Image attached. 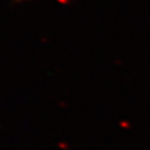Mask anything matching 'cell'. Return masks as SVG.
Returning a JSON list of instances; mask_svg holds the SVG:
<instances>
[{
	"label": "cell",
	"instance_id": "1",
	"mask_svg": "<svg viewBox=\"0 0 150 150\" xmlns=\"http://www.w3.org/2000/svg\"><path fill=\"white\" fill-rule=\"evenodd\" d=\"M15 4H21V2H23V1H26V0H12Z\"/></svg>",
	"mask_w": 150,
	"mask_h": 150
}]
</instances>
